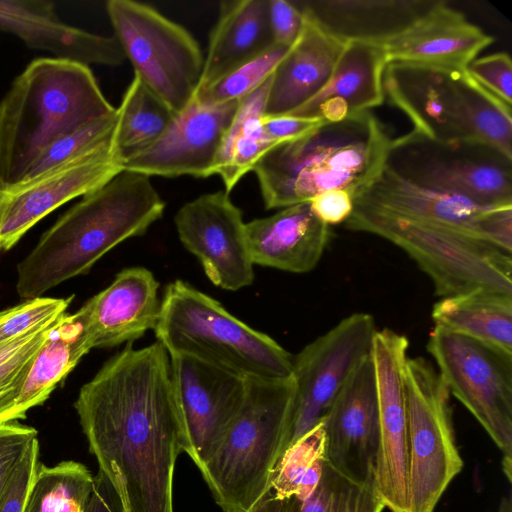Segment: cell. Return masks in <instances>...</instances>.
I'll return each instance as SVG.
<instances>
[{
	"instance_id": "cell-1",
	"label": "cell",
	"mask_w": 512,
	"mask_h": 512,
	"mask_svg": "<svg viewBox=\"0 0 512 512\" xmlns=\"http://www.w3.org/2000/svg\"><path fill=\"white\" fill-rule=\"evenodd\" d=\"M74 408L125 512H174V468L188 440L164 346L127 344L81 387Z\"/></svg>"
},
{
	"instance_id": "cell-2",
	"label": "cell",
	"mask_w": 512,
	"mask_h": 512,
	"mask_svg": "<svg viewBox=\"0 0 512 512\" xmlns=\"http://www.w3.org/2000/svg\"><path fill=\"white\" fill-rule=\"evenodd\" d=\"M164 210L165 202L149 176L122 170L82 196L18 263L19 297H42L62 282L88 273L112 248L145 234Z\"/></svg>"
},
{
	"instance_id": "cell-3",
	"label": "cell",
	"mask_w": 512,
	"mask_h": 512,
	"mask_svg": "<svg viewBox=\"0 0 512 512\" xmlns=\"http://www.w3.org/2000/svg\"><path fill=\"white\" fill-rule=\"evenodd\" d=\"M392 140L378 118L366 111L278 144L252 170L266 209L310 202L338 189L355 199L382 172Z\"/></svg>"
},
{
	"instance_id": "cell-4",
	"label": "cell",
	"mask_w": 512,
	"mask_h": 512,
	"mask_svg": "<svg viewBox=\"0 0 512 512\" xmlns=\"http://www.w3.org/2000/svg\"><path fill=\"white\" fill-rule=\"evenodd\" d=\"M89 66L37 58L0 101V181L21 180L55 140L116 111Z\"/></svg>"
},
{
	"instance_id": "cell-5",
	"label": "cell",
	"mask_w": 512,
	"mask_h": 512,
	"mask_svg": "<svg viewBox=\"0 0 512 512\" xmlns=\"http://www.w3.org/2000/svg\"><path fill=\"white\" fill-rule=\"evenodd\" d=\"M240 410L200 471L224 512H244L271 489L288 449L295 384L292 378L247 377Z\"/></svg>"
},
{
	"instance_id": "cell-6",
	"label": "cell",
	"mask_w": 512,
	"mask_h": 512,
	"mask_svg": "<svg viewBox=\"0 0 512 512\" xmlns=\"http://www.w3.org/2000/svg\"><path fill=\"white\" fill-rule=\"evenodd\" d=\"M169 355H186L245 378H286L293 356L214 298L183 280L169 283L153 329Z\"/></svg>"
},
{
	"instance_id": "cell-7",
	"label": "cell",
	"mask_w": 512,
	"mask_h": 512,
	"mask_svg": "<svg viewBox=\"0 0 512 512\" xmlns=\"http://www.w3.org/2000/svg\"><path fill=\"white\" fill-rule=\"evenodd\" d=\"M344 223L399 247L430 278L440 298L476 289L512 294V252L466 230L357 202Z\"/></svg>"
},
{
	"instance_id": "cell-8",
	"label": "cell",
	"mask_w": 512,
	"mask_h": 512,
	"mask_svg": "<svg viewBox=\"0 0 512 512\" xmlns=\"http://www.w3.org/2000/svg\"><path fill=\"white\" fill-rule=\"evenodd\" d=\"M404 387L408 439V512H434L463 468L450 406V392L423 357L406 360Z\"/></svg>"
},
{
	"instance_id": "cell-9",
	"label": "cell",
	"mask_w": 512,
	"mask_h": 512,
	"mask_svg": "<svg viewBox=\"0 0 512 512\" xmlns=\"http://www.w3.org/2000/svg\"><path fill=\"white\" fill-rule=\"evenodd\" d=\"M106 10L134 75L180 114L193 100L203 71L204 57L197 41L149 5L109 0Z\"/></svg>"
},
{
	"instance_id": "cell-10",
	"label": "cell",
	"mask_w": 512,
	"mask_h": 512,
	"mask_svg": "<svg viewBox=\"0 0 512 512\" xmlns=\"http://www.w3.org/2000/svg\"><path fill=\"white\" fill-rule=\"evenodd\" d=\"M450 395L474 416L502 453L512 479V353L434 326L427 342Z\"/></svg>"
},
{
	"instance_id": "cell-11",
	"label": "cell",
	"mask_w": 512,
	"mask_h": 512,
	"mask_svg": "<svg viewBox=\"0 0 512 512\" xmlns=\"http://www.w3.org/2000/svg\"><path fill=\"white\" fill-rule=\"evenodd\" d=\"M386 165L421 186L484 205H512V160L484 145L443 144L411 131L392 140Z\"/></svg>"
},
{
	"instance_id": "cell-12",
	"label": "cell",
	"mask_w": 512,
	"mask_h": 512,
	"mask_svg": "<svg viewBox=\"0 0 512 512\" xmlns=\"http://www.w3.org/2000/svg\"><path fill=\"white\" fill-rule=\"evenodd\" d=\"M377 329L367 313H354L293 356L295 384L288 448L322 422L355 368L372 352Z\"/></svg>"
},
{
	"instance_id": "cell-13",
	"label": "cell",
	"mask_w": 512,
	"mask_h": 512,
	"mask_svg": "<svg viewBox=\"0 0 512 512\" xmlns=\"http://www.w3.org/2000/svg\"><path fill=\"white\" fill-rule=\"evenodd\" d=\"M123 169L113 140L92 152L15 183L0 181V253L45 216L99 188Z\"/></svg>"
},
{
	"instance_id": "cell-14",
	"label": "cell",
	"mask_w": 512,
	"mask_h": 512,
	"mask_svg": "<svg viewBox=\"0 0 512 512\" xmlns=\"http://www.w3.org/2000/svg\"><path fill=\"white\" fill-rule=\"evenodd\" d=\"M408 339L391 329L377 330L373 339L378 411L379 450L374 487L390 512H408V439L404 366Z\"/></svg>"
},
{
	"instance_id": "cell-15",
	"label": "cell",
	"mask_w": 512,
	"mask_h": 512,
	"mask_svg": "<svg viewBox=\"0 0 512 512\" xmlns=\"http://www.w3.org/2000/svg\"><path fill=\"white\" fill-rule=\"evenodd\" d=\"M175 226L181 243L215 286L237 291L253 283L246 223L228 192L203 194L184 204L175 216Z\"/></svg>"
},
{
	"instance_id": "cell-16",
	"label": "cell",
	"mask_w": 512,
	"mask_h": 512,
	"mask_svg": "<svg viewBox=\"0 0 512 512\" xmlns=\"http://www.w3.org/2000/svg\"><path fill=\"white\" fill-rule=\"evenodd\" d=\"M169 356L188 440L187 454L201 471L242 406L246 378L194 357Z\"/></svg>"
},
{
	"instance_id": "cell-17",
	"label": "cell",
	"mask_w": 512,
	"mask_h": 512,
	"mask_svg": "<svg viewBox=\"0 0 512 512\" xmlns=\"http://www.w3.org/2000/svg\"><path fill=\"white\" fill-rule=\"evenodd\" d=\"M354 202L409 218L447 223L512 252V205H484L421 186L388 165Z\"/></svg>"
},
{
	"instance_id": "cell-18",
	"label": "cell",
	"mask_w": 512,
	"mask_h": 512,
	"mask_svg": "<svg viewBox=\"0 0 512 512\" xmlns=\"http://www.w3.org/2000/svg\"><path fill=\"white\" fill-rule=\"evenodd\" d=\"M322 422L326 461L347 477L374 486L380 432L371 354L349 376Z\"/></svg>"
},
{
	"instance_id": "cell-19",
	"label": "cell",
	"mask_w": 512,
	"mask_h": 512,
	"mask_svg": "<svg viewBox=\"0 0 512 512\" xmlns=\"http://www.w3.org/2000/svg\"><path fill=\"white\" fill-rule=\"evenodd\" d=\"M239 101L203 105L193 99L156 142L124 159L123 169L149 177L214 175L218 152Z\"/></svg>"
},
{
	"instance_id": "cell-20",
	"label": "cell",
	"mask_w": 512,
	"mask_h": 512,
	"mask_svg": "<svg viewBox=\"0 0 512 512\" xmlns=\"http://www.w3.org/2000/svg\"><path fill=\"white\" fill-rule=\"evenodd\" d=\"M464 70L388 63L384 94L409 117L413 133L443 144L470 143L461 87Z\"/></svg>"
},
{
	"instance_id": "cell-21",
	"label": "cell",
	"mask_w": 512,
	"mask_h": 512,
	"mask_svg": "<svg viewBox=\"0 0 512 512\" xmlns=\"http://www.w3.org/2000/svg\"><path fill=\"white\" fill-rule=\"evenodd\" d=\"M493 41L447 2L434 1L407 26L379 42L387 64L464 70Z\"/></svg>"
},
{
	"instance_id": "cell-22",
	"label": "cell",
	"mask_w": 512,
	"mask_h": 512,
	"mask_svg": "<svg viewBox=\"0 0 512 512\" xmlns=\"http://www.w3.org/2000/svg\"><path fill=\"white\" fill-rule=\"evenodd\" d=\"M159 282L144 267L121 270L112 283L77 311L90 349L132 344L153 330L161 300Z\"/></svg>"
},
{
	"instance_id": "cell-23",
	"label": "cell",
	"mask_w": 512,
	"mask_h": 512,
	"mask_svg": "<svg viewBox=\"0 0 512 512\" xmlns=\"http://www.w3.org/2000/svg\"><path fill=\"white\" fill-rule=\"evenodd\" d=\"M0 31L35 50L84 65L118 66L126 60L115 36L91 33L60 20L49 0H0Z\"/></svg>"
},
{
	"instance_id": "cell-24",
	"label": "cell",
	"mask_w": 512,
	"mask_h": 512,
	"mask_svg": "<svg viewBox=\"0 0 512 512\" xmlns=\"http://www.w3.org/2000/svg\"><path fill=\"white\" fill-rule=\"evenodd\" d=\"M387 60L379 41L346 39L325 87L287 115L338 122L370 111L385 98L383 76Z\"/></svg>"
},
{
	"instance_id": "cell-25",
	"label": "cell",
	"mask_w": 512,
	"mask_h": 512,
	"mask_svg": "<svg viewBox=\"0 0 512 512\" xmlns=\"http://www.w3.org/2000/svg\"><path fill=\"white\" fill-rule=\"evenodd\" d=\"M298 39L273 71L264 116L287 115L317 95L328 83L343 50V39L303 5Z\"/></svg>"
},
{
	"instance_id": "cell-26",
	"label": "cell",
	"mask_w": 512,
	"mask_h": 512,
	"mask_svg": "<svg viewBox=\"0 0 512 512\" xmlns=\"http://www.w3.org/2000/svg\"><path fill=\"white\" fill-rule=\"evenodd\" d=\"M246 235L254 265L307 273L319 263L331 230L316 216L310 202H303L247 222Z\"/></svg>"
},
{
	"instance_id": "cell-27",
	"label": "cell",
	"mask_w": 512,
	"mask_h": 512,
	"mask_svg": "<svg viewBox=\"0 0 512 512\" xmlns=\"http://www.w3.org/2000/svg\"><path fill=\"white\" fill-rule=\"evenodd\" d=\"M273 44L269 0L223 1L197 90L215 83Z\"/></svg>"
},
{
	"instance_id": "cell-28",
	"label": "cell",
	"mask_w": 512,
	"mask_h": 512,
	"mask_svg": "<svg viewBox=\"0 0 512 512\" xmlns=\"http://www.w3.org/2000/svg\"><path fill=\"white\" fill-rule=\"evenodd\" d=\"M431 316L435 326L512 353V294L476 289L442 297Z\"/></svg>"
},
{
	"instance_id": "cell-29",
	"label": "cell",
	"mask_w": 512,
	"mask_h": 512,
	"mask_svg": "<svg viewBox=\"0 0 512 512\" xmlns=\"http://www.w3.org/2000/svg\"><path fill=\"white\" fill-rule=\"evenodd\" d=\"M90 350L78 313H64L33 359L11 420L24 418L30 408L44 403Z\"/></svg>"
},
{
	"instance_id": "cell-30",
	"label": "cell",
	"mask_w": 512,
	"mask_h": 512,
	"mask_svg": "<svg viewBox=\"0 0 512 512\" xmlns=\"http://www.w3.org/2000/svg\"><path fill=\"white\" fill-rule=\"evenodd\" d=\"M434 1H319L303 5L328 30L343 39L381 41L401 30Z\"/></svg>"
},
{
	"instance_id": "cell-31",
	"label": "cell",
	"mask_w": 512,
	"mask_h": 512,
	"mask_svg": "<svg viewBox=\"0 0 512 512\" xmlns=\"http://www.w3.org/2000/svg\"><path fill=\"white\" fill-rule=\"evenodd\" d=\"M272 74L239 101L218 152L214 173L220 175L228 193L269 150L278 145L262 128Z\"/></svg>"
},
{
	"instance_id": "cell-32",
	"label": "cell",
	"mask_w": 512,
	"mask_h": 512,
	"mask_svg": "<svg viewBox=\"0 0 512 512\" xmlns=\"http://www.w3.org/2000/svg\"><path fill=\"white\" fill-rule=\"evenodd\" d=\"M117 113L113 145L122 163L156 142L177 116L135 75Z\"/></svg>"
},
{
	"instance_id": "cell-33",
	"label": "cell",
	"mask_w": 512,
	"mask_h": 512,
	"mask_svg": "<svg viewBox=\"0 0 512 512\" xmlns=\"http://www.w3.org/2000/svg\"><path fill=\"white\" fill-rule=\"evenodd\" d=\"M94 476L76 461L37 468L23 512H86Z\"/></svg>"
},
{
	"instance_id": "cell-34",
	"label": "cell",
	"mask_w": 512,
	"mask_h": 512,
	"mask_svg": "<svg viewBox=\"0 0 512 512\" xmlns=\"http://www.w3.org/2000/svg\"><path fill=\"white\" fill-rule=\"evenodd\" d=\"M464 117L470 143L494 149L512 160L511 106L462 73Z\"/></svg>"
},
{
	"instance_id": "cell-35",
	"label": "cell",
	"mask_w": 512,
	"mask_h": 512,
	"mask_svg": "<svg viewBox=\"0 0 512 512\" xmlns=\"http://www.w3.org/2000/svg\"><path fill=\"white\" fill-rule=\"evenodd\" d=\"M325 461V432L320 422L284 452L273 472L271 489L279 498L295 496L303 502L317 487Z\"/></svg>"
},
{
	"instance_id": "cell-36",
	"label": "cell",
	"mask_w": 512,
	"mask_h": 512,
	"mask_svg": "<svg viewBox=\"0 0 512 512\" xmlns=\"http://www.w3.org/2000/svg\"><path fill=\"white\" fill-rule=\"evenodd\" d=\"M62 315L0 343V423L12 421L13 408L33 359Z\"/></svg>"
},
{
	"instance_id": "cell-37",
	"label": "cell",
	"mask_w": 512,
	"mask_h": 512,
	"mask_svg": "<svg viewBox=\"0 0 512 512\" xmlns=\"http://www.w3.org/2000/svg\"><path fill=\"white\" fill-rule=\"evenodd\" d=\"M384 508L373 485L355 481L325 461L317 487L299 512H382Z\"/></svg>"
},
{
	"instance_id": "cell-38",
	"label": "cell",
	"mask_w": 512,
	"mask_h": 512,
	"mask_svg": "<svg viewBox=\"0 0 512 512\" xmlns=\"http://www.w3.org/2000/svg\"><path fill=\"white\" fill-rule=\"evenodd\" d=\"M290 47L273 44L262 54L237 67L215 83L197 90L193 99L203 105L241 100L273 73Z\"/></svg>"
},
{
	"instance_id": "cell-39",
	"label": "cell",
	"mask_w": 512,
	"mask_h": 512,
	"mask_svg": "<svg viewBox=\"0 0 512 512\" xmlns=\"http://www.w3.org/2000/svg\"><path fill=\"white\" fill-rule=\"evenodd\" d=\"M118 113L95 119L51 143L31 164L24 178L41 174L66 161L99 149L113 140Z\"/></svg>"
},
{
	"instance_id": "cell-40",
	"label": "cell",
	"mask_w": 512,
	"mask_h": 512,
	"mask_svg": "<svg viewBox=\"0 0 512 512\" xmlns=\"http://www.w3.org/2000/svg\"><path fill=\"white\" fill-rule=\"evenodd\" d=\"M74 296L37 297L0 311V343L18 337L66 313Z\"/></svg>"
},
{
	"instance_id": "cell-41",
	"label": "cell",
	"mask_w": 512,
	"mask_h": 512,
	"mask_svg": "<svg viewBox=\"0 0 512 512\" xmlns=\"http://www.w3.org/2000/svg\"><path fill=\"white\" fill-rule=\"evenodd\" d=\"M483 88L506 104H512V62L505 52L475 58L466 68Z\"/></svg>"
},
{
	"instance_id": "cell-42",
	"label": "cell",
	"mask_w": 512,
	"mask_h": 512,
	"mask_svg": "<svg viewBox=\"0 0 512 512\" xmlns=\"http://www.w3.org/2000/svg\"><path fill=\"white\" fill-rule=\"evenodd\" d=\"M39 442L34 440L0 492V512H23L39 466Z\"/></svg>"
},
{
	"instance_id": "cell-43",
	"label": "cell",
	"mask_w": 512,
	"mask_h": 512,
	"mask_svg": "<svg viewBox=\"0 0 512 512\" xmlns=\"http://www.w3.org/2000/svg\"><path fill=\"white\" fill-rule=\"evenodd\" d=\"M37 435L35 428L17 421L0 423V492Z\"/></svg>"
},
{
	"instance_id": "cell-44",
	"label": "cell",
	"mask_w": 512,
	"mask_h": 512,
	"mask_svg": "<svg viewBox=\"0 0 512 512\" xmlns=\"http://www.w3.org/2000/svg\"><path fill=\"white\" fill-rule=\"evenodd\" d=\"M269 20L274 43L292 46L303 27V12L295 3L269 0Z\"/></svg>"
},
{
	"instance_id": "cell-45",
	"label": "cell",
	"mask_w": 512,
	"mask_h": 512,
	"mask_svg": "<svg viewBox=\"0 0 512 512\" xmlns=\"http://www.w3.org/2000/svg\"><path fill=\"white\" fill-rule=\"evenodd\" d=\"M326 123L317 118H304L291 115L264 116L262 128L266 136L280 144L300 138Z\"/></svg>"
},
{
	"instance_id": "cell-46",
	"label": "cell",
	"mask_w": 512,
	"mask_h": 512,
	"mask_svg": "<svg viewBox=\"0 0 512 512\" xmlns=\"http://www.w3.org/2000/svg\"><path fill=\"white\" fill-rule=\"evenodd\" d=\"M316 216L331 226L344 223L354 208L352 195L345 190H330L319 194L310 201Z\"/></svg>"
},
{
	"instance_id": "cell-47",
	"label": "cell",
	"mask_w": 512,
	"mask_h": 512,
	"mask_svg": "<svg viewBox=\"0 0 512 512\" xmlns=\"http://www.w3.org/2000/svg\"><path fill=\"white\" fill-rule=\"evenodd\" d=\"M86 512H125L121 499L110 480L99 470Z\"/></svg>"
},
{
	"instance_id": "cell-48",
	"label": "cell",
	"mask_w": 512,
	"mask_h": 512,
	"mask_svg": "<svg viewBox=\"0 0 512 512\" xmlns=\"http://www.w3.org/2000/svg\"><path fill=\"white\" fill-rule=\"evenodd\" d=\"M301 504L302 501L295 496L279 498L270 489L254 506L244 512H299Z\"/></svg>"
},
{
	"instance_id": "cell-49",
	"label": "cell",
	"mask_w": 512,
	"mask_h": 512,
	"mask_svg": "<svg viewBox=\"0 0 512 512\" xmlns=\"http://www.w3.org/2000/svg\"><path fill=\"white\" fill-rule=\"evenodd\" d=\"M497 512H512V498L510 494L501 498Z\"/></svg>"
}]
</instances>
